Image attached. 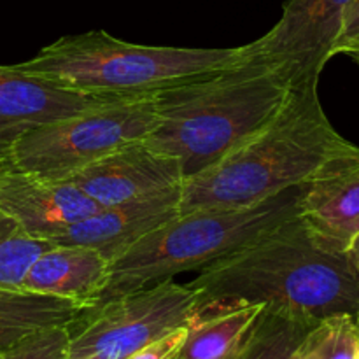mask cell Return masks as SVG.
Listing matches in <instances>:
<instances>
[{
    "label": "cell",
    "instance_id": "cell-3",
    "mask_svg": "<svg viewBox=\"0 0 359 359\" xmlns=\"http://www.w3.org/2000/svg\"><path fill=\"white\" fill-rule=\"evenodd\" d=\"M291 90L276 70L249 62L163 88L144 142L177 160L188 179L272 121Z\"/></svg>",
    "mask_w": 359,
    "mask_h": 359
},
{
    "label": "cell",
    "instance_id": "cell-22",
    "mask_svg": "<svg viewBox=\"0 0 359 359\" xmlns=\"http://www.w3.org/2000/svg\"><path fill=\"white\" fill-rule=\"evenodd\" d=\"M359 44V0H353V4L349 6L346 14V20H344L342 34H340L339 42H337L335 55H340V51L351 46Z\"/></svg>",
    "mask_w": 359,
    "mask_h": 359
},
{
    "label": "cell",
    "instance_id": "cell-27",
    "mask_svg": "<svg viewBox=\"0 0 359 359\" xmlns=\"http://www.w3.org/2000/svg\"><path fill=\"white\" fill-rule=\"evenodd\" d=\"M90 359H95V358H90Z\"/></svg>",
    "mask_w": 359,
    "mask_h": 359
},
{
    "label": "cell",
    "instance_id": "cell-13",
    "mask_svg": "<svg viewBox=\"0 0 359 359\" xmlns=\"http://www.w3.org/2000/svg\"><path fill=\"white\" fill-rule=\"evenodd\" d=\"M297 216L321 248L347 255L359 230V161L305 184Z\"/></svg>",
    "mask_w": 359,
    "mask_h": 359
},
{
    "label": "cell",
    "instance_id": "cell-18",
    "mask_svg": "<svg viewBox=\"0 0 359 359\" xmlns=\"http://www.w3.org/2000/svg\"><path fill=\"white\" fill-rule=\"evenodd\" d=\"M359 346V318L340 314L316 323L293 359H354Z\"/></svg>",
    "mask_w": 359,
    "mask_h": 359
},
{
    "label": "cell",
    "instance_id": "cell-12",
    "mask_svg": "<svg viewBox=\"0 0 359 359\" xmlns=\"http://www.w3.org/2000/svg\"><path fill=\"white\" fill-rule=\"evenodd\" d=\"M179 198L181 189H175L119 205L100 207L49 241V244L84 245L98 251L112 263L149 231L177 216Z\"/></svg>",
    "mask_w": 359,
    "mask_h": 359
},
{
    "label": "cell",
    "instance_id": "cell-2",
    "mask_svg": "<svg viewBox=\"0 0 359 359\" xmlns=\"http://www.w3.org/2000/svg\"><path fill=\"white\" fill-rule=\"evenodd\" d=\"M198 302H245L318 323L359 318V277L349 256L321 248L300 217H287L188 283Z\"/></svg>",
    "mask_w": 359,
    "mask_h": 359
},
{
    "label": "cell",
    "instance_id": "cell-6",
    "mask_svg": "<svg viewBox=\"0 0 359 359\" xmlns=\"http://www.w3.org/2000/svg\"><path fill=\"white\" fill-rule=\"evenodd\" d=\"M154 95L107 98L70 118L35 128L11 149L14 168L65 181L81 168L144 140L154 128Z\"/></svg>",
    "mask_w": 359,
    "mask_h": 359
},
{
    "label": "cell",
    "instance_id": "cell-16",
    "mask_svg": "<svg viewBox=\"0 0 359 359\" xmlns=\"http://www.w3.org/2000/svg\"><path fill=\"white\" fill-rule=\"evenodd\" d=\"M84 309L49 294L0 290V354L42 330L70 326Z\"/></svg>",
    "mask_w": 359,
    "mask_h": 359
},
{
    "label": "cell",
    "instance_id": "cell-14",
    "mask_svg": "<svg viewBox=\"0 0 359 359\" xmlns=\"http://www.w3.org/2000/svg\"><path fill=\"white\" fill-rule=\"evenodd\" d=\"M109 273L111 263L95 249L51 244L30 266L23 290L91 307L104 291Z\"/></svg>",
    "mask_w": 359,
    "mask_h": 359
},
{
    "label": "cell",
    "instance_id": "cell-20",
    "mask_svg": "<svg viewBox=\"0 0 359 359\" xmlns=\"http://www.w3.org/2000/svg\"><path fill=\"white\" fill-rule=\"evenodd\" d=\"M69 342V326H55L23 339L0 354V359H67Z\"/></svg>",
    "mask_w": 359,
    "mask_h": 359
},
{
    "label": "cell",
    "instance_id": "cell-23",
    "mask_svg": "<svg viewBox=\"0 0 359 359\" xmlns=\"http://www.w3.org/2000/svg\"><path fill=\"white\" fill-rule=\"evenodd\" d=\"M347 256H349L351 263H353L354 270H356V273H358V277H359V230H358L356 237H354L353 244H351L349 251H347Z\"/></svg>",
    "mask_w": 359,
    "mask_h": 359
},
{
    "label": "cell",
    "instance_id": "cell-26",
    "mask_svg": "<svg viewBox=\"0 0 359 359\" xmlns=\"http://www.w3.org/2000/svg\"><path fill=\"white\" fill-rule=\"evenodd\" d=\"M354 359H359V346H358V351H356V356H354Z\"/></svg>",
    "mask_w": 359,
    "mask_h": 359
},
{
    "label": "cell",
    "instance_id": "cell-1",
    "mask_svg": "<svg viewBox=\"0 0 359 359\" xmlns=\"http://www.w3.org/2000/svg\"><path fill=\"white\" fill-rule=\"evenodd\" d=\"M356 161L359 147L330 123L318 84L293 88L272 121L219 161L184 179L179 214L252 205Z\"/></svg>",
    "mask_w": 359,
    "mask_h": 359
},
{
    "label": "cell",
    "instance_id": "cell-11",
    "mask_svg": "<svg viewBox=\"0 0 359 359\" xmlns=\"http://www.w3.org/2000/svg\"><path fill=\"white\" fill-rule=\"evenodd\" d=\"M98 209L93 200L67 181H49L16 168L0 181V214L46 242Z\"/></svg>",
    "mask_w": 359,
    "mask_h": 359
},
{
    "label": "cell",
    "instance_id": "cell-17",
    "mask_svg": "<svg viewBox=\"0 0 359 359\" xmlns=\"http://www.w3.org/2000/svg\"><path fill=\"white\" fill-rule=\"evenodd\" d=\"M316 323L263 307L235 359H293L305 333Z\"/></svg>",
    "mask_w": 359,
    "mask_h": 359
},
{
    "label": "cell",
    "instance_id": "cell-7",
    "mask_svg": "<svg viewBox=\"0 0 359 359\" xmlns=\"http://www.w3.org/2000/svg\"><path fill=\"white\" fill-rule=\"evenodd\" d=\"M198 304L189 284L165 279L86 307L69 326L67 359H125L188 326Z\"/></svg>",
    "mask_w": 359,
    "mask_h": 359
},
{
    "label": "cell",
    "instance_id": "cell-9",
    "mask_svg": "<svg viewBox=\"0 0 359 359\" xmlns=\"http://www.w3.org/2000/svg\"><path fill=\"white\" fill-rule=\"evenodd\" d=\"M65 181L98 207H111L181 189L184 172L177 160L139 140L81 168Z\"/></svg>",
    "mask_w": 359,
    "mask_h": 359
},
{
    "label": "cell",
    "instance_id": "cell-4",
    "mask_svg": "<svg viewBox=\"0 0 359 359\" xmlns=\"http://www.w3.org/2000/svg\"><path fill=\"white\" fill-rule=\"evenodd\" d=\"M244 48H174L126 42L104 30L65 35L16 63L69 90L93 97H144L244 63Z\"/></svg>",
    "mask_w": 359,
    "mask_h": 359
},
{
    "label": "cell",
    "instance_id": "cell-21",
    "mask_svg": "<svg viewBox=\"0 0 359 359\" xmlns=\"http://www.w3.org/2000/svg\"><path fill=\"white\" fill-rule=\"evenodd\" d=\"M184 337L186 326L184 328H179L175 330V332L168 333L163 339L142 347V349L130 354V356H126L125 359H174L177 351L181 349L182 342H184Z\"/></svg>",
    "mask_w": 359,
    "mask_h": 359
},
{
    "label": "cell",
    "instance_id": "cell-25",
    "mask_svg": "<svg viewBox=\"0 0 359 359\" xmlns=\"http://www.w3.org/2000/svg\"><path fill=\"white\" fill-rule=\"evenodd\" d=\"M340 55L349 56V58L353 60V62H356L358 67H359V44H358V46H351V48L342 49V51H340Z\"/></svg>",
    "mask_w": 359,
    "mask_h": 359
},
{
    "label": "cell",
    "instance_id": "cell-19",
    "mask_svg": "<svg viewBox=\"0 0 359 359\" xmlns=\"http://www.w3.org/2000/svg\"><path fill=\"white\" fill-rule=\"evenodd\" d=\"M49 242L28 235L16 221L0 214V290H23L27 273Z\"/></svg>",
    "mask_w": 359,
    "mask_h": 359
},
{
    "label": "cell",
    "instance_id": "cell-8",
    "mask_svg": "<svg viewBox=\"0 0 359 359\" xmlns=\"http://www.w3.org/2000/svg\"><path fill=\"white\" fill-rule=\"evenodd\" d=\"M353 0H287L280 20L255 42L244 60L276 70L291 88L319 84V76L342 34Z\"/></svg>",
    "mask_w": 359,
    "mask_h": 359
},
{
    "label": "cell",
    "instance_id": "cell-24",
    "mask_svg": "<svg viewBox=\"0 0 359 359\" xmlns=\"http://www.w3.org/2000/svg\"><path fill=\"white\" fill-rule=\"evenodd\" d=\"M13 170H14V163H13V160H11L9 154L0 153V181H2V179Z\"/></svg>",
    "mask_w": 359,
    "mask_h": 359
},
{
    "label": "cell",
    "instance_id": "cell-10",
    "mask_svg": "<svg viewBox=\"0 0 359 359\" xmlns=\"http://www.w3.org/2000/svg\"><path fill=\"white\" fill-rule=\"evenodd\" d=\"M107 98L69 90L18 65H0V153L9 154L32 130L79 114Z\"/></svg>",
    "mask_w": 359,
    "mask_h": 359
},
{
    "label": "cell",
    "instance_id": "cell-15",
    "mask_svg": "<svg viewBox=\"0 0 359 359\" xmlns=\"http://www.w3.org/2000/svg\"><path fill=\"white\" fill-rule=\"evenodd\" d=\"M262 311L245 302H198L174 359H235Z\"/></svg>",
    "mask_w": 359,
    "mask_h": 359
},
{
    "label": "cell",
    "instance_id": "cell-5",
    "mask_svg": "<svg viewBox=\"0 0 359 359\" xmlns=\"http://www.w3.org/2000/svg\"><path fill=\"white\" fill-rule=\"evenodd\" d=\"M304 186L248 207L196 209L177 214L111 263L109 280L95 305L160 280L174 279L177 273L202 270L244 248L297 214Z\"/></svg>",
    "mask_w": 359,
    "mask_h": 359
}]
</instances>
